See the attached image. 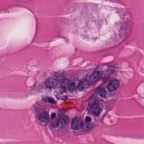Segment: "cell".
I'll list each match as a JSON object with an SVG mask.
<instances>
[{
  "label": "cell",
  "mask_w": 144,
  "mask_h": 144,
  "mask_svg": "<svg viewBox=\"0 0 144 144\" xmlns=\"http://www.w3.org/2000/svg\"><path fill=\"white\" fill-rule=\"evenodd\" d=\"M93 127L92 124L90 123H83L82 125V128L84 131H88L90 130Z\"/></svg>",
  "instance_id": "obj_12"
},
{
  "label": "cell",
  "mask_w": 144,
  "mask_h": 144,
  "mask_svg": "<svg viewBox=\"0 0 144 144\" xmlns=\"http://www.w3.org/2000/svg\"><path fill=\"white\" fill-rule=\"evenodd\" d=\"M85 121L87 123H90L91 121V118H90V117L89 116H87L85 118Z\"/></svg>",
  "instance_id": "obj_14"
},
{
  "label": "cell",
  "mask_w": 144,
  "mask_h": 144,
  "mask_svg": "<svg viewBox=\"0 0 144 144\" xmlns=\"http://www.w3.org/2000/svg\"><path fill=\"white\" fill-rule=\"evenodd\" d=\"M91 82L87 80H81L78 84V89L80 91H82L88 89L91 86Z\"/></svg>",
  "instance_id": "obj_3"
},
{
  "label": "cell",
  "mask_w": 144,
  "mask_h": 144,
  "mask_svg": "<svg viewBox=\"0 0 144 144\" xmlns=\"http://www.w3.org/2000/svg\"><path fill=\"white\" fill-rule=\"evenodd\" d=\"M82 124L83 123L80 118L77 117H75L72 119L71 128L74 130H78L81 128H82Z\"/></svg>",
  "instance_id": "obj_4"
},
{
  "label": "cell",
  "mask_w": 144,
  "mask_h": 144,
  "mask_svg": "<svg viewBox=\"0 0 144 144\" xmlns=\"http://www.w3.org/2000/svg\"><path fill=\"white\" fill-rule=\"evenodd\" d=\"M89 112L94 116H98L100 113L102 109L98 103H93L89 107Z\"/></svg>",
  "instance_id": "obj_2"
},
{
  "label": "cell",
  "mask_w": 144,
  "mask_h": 144,
  "mask_svg": "<svg viewBox=\"0 0 144 144\" xmlns=\"http://www.w3.org/2000/svg\"><path fill=\"white\" fill-rule=\"evenodd\" d=\"M43 99L45 102H48L50 103H56V101L53 98L49 96H44L43 97Z\"/></svg>",
  "instance_id": "obj_13"
},
{
  "label": "cell",
  "mask_w": 144,
  "mask_h": 144,
  "mask_svg": "<svg viewBox=\"0 0 144 144\" xmlns=\"http://www.w3.org/2000/svg\"><path fill=\"white\" fill-rule=\"evenodd\" d=\"M102 74L100 71H96L93 73L90 76V82H95L96 81H98L101 78H102Z\"/></svg>",
  "instance_id": "obj_5"
},
{
  "label": "cell",
  "mask_w": 144,
  "mask_h": 144,
  "mask_svg": "<svg viewBox=\"0 0 144 144\" xmlns=\"http://www.w3.org/2000/svg\"><path fill=\"white\" fill-rule=\"evenodd\" d=\"M54 94L57 99L65 100L67 97L66 91L62 87H59L55 89Z\"/></svg>",
  "instance_id": "obj_1"
},
{
  "label": "cell",
  "mask_w": 144,
  "mask_h": 144,
  "mask_svg": "<svg viewBox=\"0 0 144 144\" xmlns=\"http://www.w3.org/2000/svg\"><path fill=\"white\" fill-rule=\"evenodd\" d=\"M68 117L66 116H62L60 117L57 126L58 127L62 128L64 127L68 122Z\"/></svg>",
  "instance_id": "obj_8"
},
{
  "label": "cell",
  "mask_w": 144,
  "mask_h": 144,
  "mask_svg": "<svg viewBox=\"0 0 144 144\" xmlns=\"http://www.w3.org/2000/svg\"><path fill=\"white\" fill-rule=\"evenodd\" d=\"M39 118L40 122L43 124H46L49 122L50 120L49 114L46 111H44L41 113L40 114Z\"/></svg>",
  "instance_id": "obj_9"
},
{
  "label": "cell",
  "mask_w": 144,
  "mask_h": 144,
  "mask_svg": "<svg viewBox=\"0 0 144 144\" xmlns=\"http://www.w3.org/2000/svg\"><path fill=\"white\" fill-rule=\"evenodd\" d=\"M120 83L117 80H113L111 81L107 86L108 90L110 91H114L118 88Z\"/></svg>",
  "instance_id": "obj_7"
},
{
  "label": "cell",
  "mask_w": 144,
  "mask_h": 144,
  "mask_svg": "<svg viewBox=\"0 0 144 144\" xmlns=\"http://www.w3.org/2000/svg\"><path fill=\"white\" fill-rule=\"evenodd\" d=\"M45 85L49 89H53L55 88L58 85V81L53 79H48L45 81Z\"/></svg>",
  "instance_id": "obj_6"
},
{
  "label": "cell",
  "mask_w": 144,
  "mask_h": 144,
  "mask_svg": "<svg viewBox=\"0 0 144 144\" xmlns=\"http://www.w3.org/2000/svg\"><path fill=\"white\" fill-rule=\"evenodd\" d=\"M55 116H56V114L55 113H52V114L51 115V118L52 119H54L55 118Z\"/></svg>",
  "instance_id": "obj_15"
},
{
  "label": "cell",
  "mask_w": 144,
  "mask_h": 144,
  "mask_svg": "<svg viewBox=\"0 0 144 144\" xmlns=\"http://www.w3.org/2000/svg\"><path fill=\"white\" fill-rule=\"evenodd\" d=\"M67 89L70 91H74L76 90V88L75 83L72 82H68L67 84Z\"/></svg>",
  "instance_id": "obj_11"
},
{
  "label": "cell",
  "mask_w": 144,
  "mask_h": 144,
  "mask_svg": "<svg viewBox=\"0 0 144 144\" xmlns=\"http://www.w3.org/2000/svg\"><path fill=\"white\" fill-rule=\"evenodd\" d=\"M97 95L100 98H104L106 95V91L104 88H101L97 91Z\"/></svg>",
  "instance_id": "obj_10"
}]
</instances>
